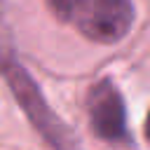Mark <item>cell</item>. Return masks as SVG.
<instances>
[{
    "label": "cell",
    "mask_w": 150,
    "mask_h": 150,
    "mask_svg": "<svg viewBox=\"0 0 150 150\" xmlns=\"http://www.w3.org/2000/svg\"><path fill=\"white\" fill-rule=\"evenodd\" d=\"M49 12L98 45L120 42L134 26L131 0H45Z\"/></svg>",
    "instance_id": "cell-1"
},
{
    "label": "cell",
    "mask_w": 150,
    "mask_h": 150,
    "mask_svg": "<svg viewBox=\"0 0 150 150\" xmlns=\"http://www.w3.org/2000/svg\"><path fill=\"white\" fill-rule=\"evenodd\" d=\"M0 75L5 77L7 87L12 89L16 103L23 108V112L30 120V124L35 127V131L42 136V141L52 150H82L80 141L73 136L68 124L49 108L40 87L33 82V77L26 73V68L5 52H0Z\"/></svg>",
    "instance_id": "cell-2"
},
{
    "label": "cell",
    "mask_w": 150,
    "mask_h": 150,
    "mask_svg": "<svg viewBox=\"0 0 150 150\" xmlns=\"http://www.w3.org/2000/svg\"><path fill=\"white\" fill-rule=\"evenodd\" d=\"M87 117L91 131L108 143H129L127 105L110 77L98 80L87 94Z\"/></svg>",
    "instance_id": "cell-3"
},
{
    "label": "cell",
    "mask_w": 150,
    "mask_h": 150,
    "mask_svg": "<svg viewBox=\"0 0 150 150\" xmlns=\"http://www.w3.org/2000/svg\"><path fill=\"white\" fill-rule=\"evenodd\" d=\"M145 138L150 141V110H148V117H145Z\"/></svg>",
    "instance_id": "cell-4"
}]
</instances>
